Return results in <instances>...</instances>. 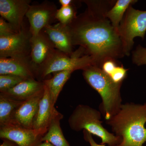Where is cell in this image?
<instances>
[{
	"label": "cell",
	"instance_id": "cell-25",
	"mask_svg": "<svg viewBox=\"0 0 146 146\" xmlns=\"http://www.w3.org/2000/svg\"><path fill=\"white\" fill-rule=\"evenodd\" d=\"M13 27L3 18H0V35H7L16 33Z\"/></svg>",
	"mask_w": 146,
	"mask_h": 146
},
{
	"label": "cell",
	"instance_id": "cell-24",
	"mask_svg": "<svg viewBox=\"0 0 146 146\" xmlns=\"http://www.w3.org/2000/svg\"><path fill=\"white\" fill-rule=\"evenodd\" d=\"M127 71L122 66H117L109 76L115 83H122L123 80L125 78Z\"/></svg>",
	"mask_w": 146,
	"mask_h": 146
},
{
	"label": "cell",
	"instance_id": "cell-26",
	"mask_svg": "<svg viewBox=\"0 0 146 146\" xmlns=\"http://www.w3.org/2000/svg\"><path fill=\"white\" fill-rule=\"evenodd\" d=\"M115 60L111 59L106 60L102 65L101 69L108 75H110L117 66Z\"/></svg>",
	"mask_w": 146,
	"mask_h": 146
},
{
	"label": "cell",
	"instance_id": "cell-5",
	"mask_svg": "<svg viewBox=\"0 0 146 146\" xmlns=\"http://www.w3.org/2000/svg\"><path fill=\"white\" fill-rule=\"evenodd\" d=\"M90 65H95L94 60L90 56L85 54L84 50L82 47L74 52L71 56L56 49L47 61L37 70L36 78L42 81L41 79L44 80L52 74L68 70H83Z\"/></svg>",
	"mask_w": 146,
	"mask_h": 146
},
{
	"label": "cell",
	"instance_id": "cell-3",
	"mask_svg": "<svg viewBox=\"0 0 146 146\" xmlns=\"http://www.w3.org/2000/svg\"><path fill=\"white\" fill-rule=\"evenodd\" d=\"M85 80L101 97L99 110L106 121L116 115L121 106V95L122 83H116L101 68L90 65L82 70Z\"/></svg>",
	"mask_w": 146,
	"mask_h": 146
},
{
	"label": "cell",
	"instance_id": "cell-27",
	"mask_svg": "<svg viewBox=\"0 0 146 146\" xmlns=\"http://www.w3.org/2000/svg\"><path fill=\"white\" fill-rule=\"evenodd\" d=\"M84 139L86 142H88L91 146H106L105 145L98 144L93 138V135L86 130H83Z\"/></svg>",
	"mask_w": 146,
	"mask_h": 146
},
{
	"label": "cell",
	"instance_id": "cell-4",
	"mask_svg": "<svg viewBox=\"0 0 146 146\" xmlns=\"http://www.w3.org/2000/svg\"><path fill=\"white\" fill-rule=\"evenodd\" d=\"M102 116L100 110L86 105L79 104L69 117L68 124L74 131L85 130L92 135L98 136L101 139V144L117 146L121 142V139L103 126Z\"/></svg>",
	"mask_w": 146,
	"mask_h": 146
},
{
	"label": "cell",
	"instance_id": "cell-19",
	"mask_svg": "<svg viewBox=\"0 0 146 146\" xmlns=\"http://www.w3.org/2000/svg\"><path fill=\"white\" fill-rule=\"evenodd\" d=\"M23 102L15 100L0 93V127L11 123L16 111Z\"/></svg>",
	"mask_w": 146,
	"mask_h": 146
},
{
	"label": "cell",
	"instance_id": "cell-6",
	"mask_svg": "<svg viewBox=\"0 0 146 146\" xmlns=\"http://www.w3.org/2000/svg\"><path fill=\"white\" fill-rule=\"evenodd\" d=\"M146 32V11L137 10L129 7L119 29V35L122 43L124 53L130 54L135 37L144 39Z\"/></svg>",
	"mask_w": 146,
	"mask_h": 146
},
{
	"label": "cell",
	"instance_id": "cell-30",
	"mask_svg": "<svg viewBox=\"0 0 146 146\" xmlns=\"http://www.w3.org/2000/svg\"><path fill=\"white\" fill-rule=\"evenodd\" d=\"M38 146H54L48 142H42Z\"/></svg>",
	"mask_w": 146,
	"mask_h": 146
},
{
	"label": "cell",
	"instance_id": "cell-21",
	"mask_svg": "<svg viewBox=\"0 0 146 146\" xmlns=\"http://www.w3.org/2000/svg\"><path fill=\"white\" fill-rule=\"evenodd\" d=\"M76 16L74 6H61L58 9L56 14V20L60 23L66 26L71 23Z\"/></svg>",
	"mask_w": 146,
	"mask_h": 146
},
{
	"label": "cell",
	"instance_id": "cell-14",
	"mask_svg": "<svg viewBox=\"0 0 146 146\" xmlns=\"http://www.w3.org/2000/svg\"><path fill=\"white\" fill-rule=\"evenodd\" d=\"M43 31L48 36L56 49L68 55L72 54L73 45L68 26L58 23L55 25L47 26Z\"/></svg>",
	"mask_w": 146,
	"mask_h": 146
},
{
	"label": "cell",
	"instance_id": "cell-2",
	"mask_svg": "<svg viewBox=\"0 0 146 146\" xmlns=\"http://www.w3.org/2000/svg\"><path fill=\"white\" fill-rule=\"evenodd\" d=\"M106 122L112 133L121 139L117 146H144L146 143V102L123 104L118 113Z\"/></svg>",
	"mask_w": 146,
	"mask_h": 146
},
{
	"label": "cell",
	"instance_id": "cell-16",
	"mask_svg": "<svg viewBox=\"0 0 146 146\" xmlns=\"http://www.w3.org/2000/svg\"><path fill=\"white\" fill-rule=\"evenodd\" d=\"M44 87L42 80L28 79L24 80L13 88L2 94L15 100L23 102L44 90Z\"/></svg>",
	"mask_w": 146,
	"mask_h": 146
},
{
	"label": "cell",
	"instance_id": "cell-10",
	"mask_svg": "<svg viewBox=\"0 0 146 146\" xmlns=\"http://www.w3.org/2000/svg\"><path fill=\"white\" fill-rule=\"evenodd\" d=\"M30 0H0V15L16 32L24 28L23 21L31 5Z\"/></svg>",
	"mask_w": 146,
	"mask_h": 146
},
{
	"label": "cell",
	"instance_id": "cell-13",
	"mask_svg": "<svg viewBox=\"0 0 146 146\" xmlns=\"http://www.w3.org/2000/svg\"><path fill=\"white\" fill-rule=\"evenodd\" d=\"M44 94V89L23 103L18 108L10 125L33 129V125Z\"/></svg>",
	"mask_w": 146,
	"mask_h": 146
},
{
	"label": "cell",
	"instance_id": "cell-9",
	"mask_svg": "<svg viewBox=\"0 0 146 146\" xmlns=\"http://www.w3.org/2000/svg\"><path fill=\"white\" fill-rule=\"evenodd\" d=\"M47 130L9 125L0 127V138L13 141L18 146H38Z\"/></svg>",
	"mask_w": 146,
	"mask_h": 146
},
{
	"label": "cell",
	"instance_id": "cell-11",
	"mask_svg": "<svg viewBox=\"0 0 146 146\" xmlns=\"http://www.w3.org/2000/svg\"><path fill=\"white\" fill-rule=\"evenodd\" d=\"M30 43L31 62L36 73L37 70L47 61L56 49L43 31L38 35L32 36Z\"/></svg>",
	"mask_w": 146,
	"mask_h": 146
},
{
	"label": "cell",
	"instance_id": "cell-1",
	"mask_svg": "<svg viewBox=\"0 0 146 146\" xmlns=\"http://www.w3.org/2000/svg\"><path fill=\"white\" fill-rule=\"evenodd\" d=\"M87 8L68 25L73 46L83 48L95 65L101 68L108 60L125 55L119 33L112 26L106 13L109 10L102 2L84 1Z\"/></svg>",
	"mask_w": 146,
	"mask_h": 146
},
{
	"label": "cell",
	"instance_id": "cell-20",
	"mask_svg": "<svg viewBox=\"0 0 146 146\" xmlns=\"http://www.w3.org/2000/svg\"><path fill=\"white\" fill-rule=\"evenodd\" d=\"M137 1L133 0H118L115 5L108 11L106 16L111 22L112 26L119 33L120 23L122 21L125 11L132 4Z\"/></svg>",
	"mask_w": 146,
	"mask_h": 146
},
{
	"label": "cell",
	"instance_id": "cell-17",
	"mask_svg": "<svg viewBox=\"0 0 146 146\" xmlns=\"http://www.w3.org/2000/svg\"><path fill=\"white\" fill-rule=\"evenodd\" d=\"M63 118V115L57 110L46 133L42 137V142H48L54 146H70L60 127V121Z\"/></svg>",
	"mask_w": 146,
	"mask_h": 146
},
{
	"label": "cell",
	"instance_id": "cell-23",
	"mask_svg": "<svg viewBox=\"0 0 146 146\" xmlns=\"http://www.w3.org/2000/svg\"><path fill=\"white\" fill-rule=\"evenodd\" d=\"M132 60L138 66L146 65V48L139 45L133 52Z\"/></svg>",
	"mask_w": 146,
	"mask_h": 146
},
{
	"label": "cell",
	"instance_id": "cell-7",
	"mask_svg": "<svg viewBox=\"0 0 146 146\" xmlns=\"http://www.w3.org/2000/svg\"><path fill=\"white\" fill-rule=\"evenodd\" d=\"M31 36L24 28L19 33L0 35V57L30 58Z\"/></svg>",
	"mask_w": 146,
	"mask_h": 146
},
{
	"label": "cell",
	"instance_id": "cell-15",
	"mask_svg": "<svg viewBox=\"0 0 146 146\" xmlns=\"http://www.w3.org/2000/svg\"><path fill=\"white\" fill-rule=\"evenodd\" d=\"M54 105L48 89L44 85V95L40 101L33 125L34 129L48 130L52 118L57 110L55 108Z\"/></svg>",
	"mask_w": 146,
	"mask_h": 146
},
{
	"label": "cell",
	"instance_id": "cell-8",
	"mask_svg": "<svg viewBox=\"0 0 146 146\" xmlns=\"http://www.w3.org/2000/svg\"><path fill=\"white\" fill-rule=\"evenodd\" d=\"M58 9L54 3L43 2L40 4L31 5L26 15L29 23L32 36H36L47 26L51 25L56 18Z\"/></svg>",
	"mask_w": 146,
	"mask_h": 146
},
{
	"label": "cell",
	"instance_id": "cell-12",
	"mask_svg": "<svg viewBox=\"0 0 146 146\" xmlns=\"http://www.w3.org/2000/svg\"><path fill=\"white\" fill-rule=\"evenodd\" d=\"M13 75L24 79H36L30 58L0 57V75Z\"/></svg>",
	"mask_w": 146,
	"mask_h": 146
},
{
	"label": "cell",
	"instance_id": "cell-28",
	"mask_svg": "<svg viewBox=\"0 0 146 146\" xmlns=\"http://www.w3.org/2000/svg\"><path fill=\"white\" fill-rule=\"evenodd\" d=\"M74 1L72 0H59V3L61 6L65 7L68 6H74Z\"/></svg>",
	"mask_w": 146,
	"mask_h": 146
},
{
	"label": "cell",
	"instance_id": "cell-18",
	"mask_svg": "<svg viewBox=\"0 0 146 146\" xmlns=\"http://www.w3.org/2000/svg\"><path fill=\"white\" fill-rule=\"evenodd\" d=\"M74 71L68 70L54 73L53 76L50 79L42 80L48 89L50 95L54 104L57 101L63 86L70 77Z\"/></svg>",
	"mask_w": 146,
	"mask_h": 146
},
{
	"label": "cell",
	"instance_id": "cell-29",
	"mask_svg": "<svg viewBox=\"0 0 146 146\" xmlns=\"http://www.w3.org/2000/svg\"><path fill=\"white\" fill-rule=\"evenodd\" d=\"M3 142L0 146H18V145L13 141L7 139H3Z\"/></svg>",
	"mask_w": 146,
	"mask_h": 146
},
{
	"label": "cell",
	"instance_id": "cell-22",
	"mask_svg": "<svg viewBox=\"0 0 146 146\" xmlns=\"http://www.w3.org/2000/svg\"><path fill=\"white\" fill-rule=\"evenodd\" d=\"M21 77L13 75H0V92L3 93L12 89L24 80Z\"/></svg>",
	"mask_w": 146,
	"mask_h": 146
}]
</instances>
